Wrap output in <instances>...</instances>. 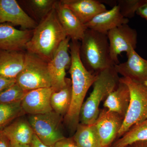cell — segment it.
<instances>
[{
	"mask_svg": "<svg viewBox=\"0 0 147 147\" xmlns=\"http://www.w3.org/2000/svg\"><path fill=\"white\" fill-rule=\"evenodd\" d=\"M16 83V79H11L0 76V93Z\"/></svg>",
	"mask_w": 147,
	"mask_h": 147,
	"instance_id": "28",
	"label": "cell"
},
{
	"mask_svg": "<svg viewBox=\"0 0 147 147\" xmlns=\"http://www.w3.org/2000/svg\"><path fill=\"white\" fill-rule=\"evenodd\" d=\"M126 55L127 60L114 65L115 70L123 77L144 84L147 80V60L143 59L134 50Z\"/></svg>",
	"mask_w": 147,
	"mask_h": 147,
	"instance_id": "13",
	"label": "cell"
},
{
	"mask_svg": "<svg viewBox=\"0 0 147 147\" xmlns=\"http://www.w3.org/2000/svg\"><path fill=\"white\" fill-rule=\"evenodd\" d=\"M55 0H29L22 1L38 24L39 23L54 7Z\"/></svg>",
	"mask_w": 147,
	"mask_h": 147,
	"instance_id": "24",
	"label": "cell"
},
{
	"mask_svg": "<svg viewBox=\"0 0 147 147\" xmlns=\"http://www.w3.org/2000/svg\"><path fill=\"white\" fill-rule=\"evenodd\" d=\"M70 38L67 37L59 46L51 60L47 63L48 70L52 81L54 91H58L64 88L67 83L66 70L69 68L71 58L69 53Z\"/></svg>",
	"mask_w": 147,
	"mask_h": 147,
	"instance_id": "8",
	"label": "cell"
},
{
	"mask_svg": "<svg viewBox=\"0 0 147 147\" xmlns=\"http://www.w3.org/2000/svg\"><path fill=\"white\" fill-rule=\"evenodd\" d=\"M146 0H118L117 5L118 6L120 12L124 18H133L138 9L142 6Z\"/></svg>",
	"mask_w": 147,
	"mask_h": 147,
	"instance_id": "27",
	"label": "cell"
},
{
	"mask_svg": "<svg viewBox=\"0 0 147 147\" xmlns=\"http://www.w3.org/2000/svg\"><path fill=\"white\" fill-rule=\"evenodd\" d=\"M142 141H147V119L132 127L114 143L113 147H126Z\"/></svg>",
	"mask_w": 147,
	"mask_h": 147,
	"instance_id": "23",
	"label": "cell"
},
{
	"mask_svg": "<svg viewBox=\"0 0 147 147\" xmlns=\"http://www.w3.org/2000/svg\"><path fill=\"white\" fill-rule=\"evenodd\" d=\"M10 147H32L30 145H21L14 144H10Z\"/></svg>",
	"mask_w": 147,
	"mask_h": 147,
	"instance_id": "34",
	"label": "cell"
},
{
	"mask_svg": "<svg viewBox=\"0 0 147 147\" xmlns=\"http://www.w3.org/2000/svg\"><path fill=\"white\" fill-rule=\"evenodd\" d=\"M119 79L114 66L106 69L98 74L97 79L93 84L92 91L81 108L80 123L91 125L95 122L100 113V102L117 88Z\"/></svg>",
	"mask_w": 147,
	"mask_h": 147,
	"instance_id": "4",
	"label": "cell"
},
{
	"mask_svg": "<svg viewBox=\"0 0 147 147\" xmlns=\"http://www.w3.org/2000/svg\"><path fill=\"white\" fill-rule=\"evenodd\" d=\"M55 7L58 19L67 36L71 40L81 41L87 29L85 25L61 1H56Z\"/></svg>",
	"mask_w": 147,
	"mask_h": 147,
	"instance_id": "15",
	"label": "cell"
},
{
	"mask_svg": "<svg viewBox=\"0 0 147 147\" xmlns=\"http://www.w3.org/2000/svg\"><path fill=\"white\" fill-rule=\"evenodd\" d=\"M53 147H78L73 139L66 138L58 141L55 143Z\"/></svg>",
	"mask_w": 147,
	"mask_h": 147,
	"instance_id": "29",
	"label": "cell"
},
{
	"mask_svg": "<svg viewBox=\"0 0 147 147\" xmlns=\"http://www.w3.org/2000/svg\"><path fill=\"white\" fill-rule=\"evenodd\" d=\"M144 84L145 85H146V86H147V80L144 82Z\"/></svg>",
	"mask_w": 147,
	"mask_h": 147,
	"instance_id": "35",
	"label": "cell"
},
{
	"mask_svg": "<svg viewBox=\"0 0 147 147\" xmlns=\"http://www.w3.org/2000/svg\"><path fill=\"white\" fill-rule=\"evenodd\" d=\"M26 92L16 82L0 93V103L8 104L21 101Z\"/></svg>",
	"mask_w": 147,
	"mask_h": 147,
	"instance_id": "26",
	"label": "cell"
},
{
	"mask_svg": "<svg viewBox=\"0 0 147 147\" xmlns=\"http://www.w3.org/2000/svg\"><path fill=\"white\" fill-rule=\"evenodd\" d=\"M128 86L130 101L118 136L121 137L132 127L147 119V86L128 78H120Z\"/></svg>",
	"mask_w": 147,
	"mask_h": 147,
	"instance_id": "5",
	"label": "cell"
},
{
	"mask_svg": "<svg viewBox=\"0 0 147 147\" xmlns=\"http://www.w3.org/2000/svg\"><path fill=\"white\" fill-rule=\"evenodd\" d=\"M107 35L110 45V58L114 65L119 63L118 56L121 53L125 52L127 54L137 47V31L127 24L110 30Z\"/></svg>",
	"mask_w": 147,
	"mask_h": 147,
	"instance_id": "9",
	"label": "cell"
},
{
	"mask_svg": "<svg viewBox=\"0 0 147 147\" xmlns=\"http://www.w3.org/2000/svg\"><path fill=\"white\" fill-rule=\"evenodd\" d=\"M16 82L26 92L52 87L47 62L36 55L25 53L24 67L16 78Z\"/></svg>",
	"mask_w": 147,
	"mask_h": 147,
	"instance_id": "6",
	"label": "cell"
},
{
	"mask_svg": "<svg viewBox=\"0 0 147 147\" xmlns=\"http://www.w3.org/2000/svg\"><path fill=\"white\" fill-rule=\"evenodd\" d=\"M62 117L53 110L45 114L30 115L28 121L40 141L46 146H53L65 138L61 129Z\"/></svg>",
	"mask_w": 147,
	"mask_h": 147,
	"instance_id": "7",
	"label": "cell"
},
{
	"mask_svg": "<svg viewBox=\"0 0 147 147\" xmlns=\"http://www.w3.org/2000/svg\"><path fill=\"white\" fill-rule=\"evenodd\" d=\"M81 42L71 40L69 43V53L71 63L69 73L71 77V99L65 120L71 127L76 128L79 123L80 110L84 98L90 87L97 79V75L88 71L80 57Z\"/></svg>",
	"mask_w": 147,
	"mask_h": 147,
	"instance_id": "1",
	"label": "cell"
},
{
	"mask_svg": "<svg viewBox=\"0 0 147 147\" xmlns=\"http://www.w3.org/2000/svg\"><path fill=\"white\" fill-rule=\"evenodd\" d=\"M52 88H42L27 92L21 100V106L25 113L30 115H41L53 111L50 98Z\"/></svg>",
	"mask_w": 147,
	"mask_h": 147,
	"instance_id": "12",
	"label": "cell"
},
{
	"mask_svg": "<svg viewBox=\"0 0 147 147\" xmlns=\"http://www.w3.org/2000/svg\"><path fill=\"white\" fill-rule=\"evenodd\" d=\"M71 99V82L67 79L66 85L61 89L52 93L50 98L51 107L53 111L61 116L66 115Z\"/></svg>",
	"mask_w": 147,
	"mask_h": 147,
	"instance_id": "22",
	"label": "cell"
},
{
	"mask_svg": "<svg viewBox=\"0 0 147 147\" xmlns=\"http://www.w3.org/2000/svg\"><path fill=\"white\" fill-rule=\"evenodd\" d=\"M25 113L21 106V101L8 104L0 103V130Z\"/></svg>",
	"mask_w": 147,
	"mask_h": 147,
	"instance_id": "25",
	"label": "cell"
},
{
	"mask_svg": "<svg viewBox=\"0 0 147 147\" xmlns=\"http://www.w3.org/2000/svg\"><path fill=\"white\" fill-rule=\"evenodd\" d=\"M129 22V20L122 15L118 6L116 5L110 10L96 15L84 25L87 29L107 34L110 30Z\"/></svg>",
	"mask_w": 147,
	"mask_h": 147,
	"instance_id": "16",
	"label": "cell"
},
{
	"mask_svg": "<svg viewBox=\"0 0 147 147\" xmlns=\"http://www.w3.org/2000/svg\"><path fill=\"white\" fill-rule=\"evenodd\" d=\"M130 101V92L128 86L121 82L115 89L105 98L104 106L107 110L124 117Z\"/></svg>",
	"mask_w": 147,
	"mask_h": 147,
	"instance_id": "20",
	"label": "cell"
},
{
	"mask_svg": "<svg viewBox=\"0 0 147 147\" xmlns=\"http://www.w3.org/2000/svg\"><path fill=\"white\" fill-rule=\"evenodd\" d=\"M127 147H147V141L135 142Z\"/></svg>",
	"mask_w": 147,
	"mask_h": 147,
	"instance_id": "33",
	"label": "cell"
},
{
	"mask_svg": "<svg viewBox=\"0 0 147 147\" xmlns=\"http://www.w3.org/2000/svg\"><path fill=\"white\" fill-rule=\"evenodd\" d=\"M136 14L147 20V0H146L144 3L138 9Z\"/></svg>",
	"mask_w": 147,
	"mask_h": 147,
	"instance_id": "30",
	"label": "cell"
},
{
	"mask_svg": "<svg viewBox=\"0 0 147 147\" xmlns=\"http://www.w3.org/2000/svg\"><path fill=\"white\" fill-rule=\"evenodd\" d=\"M64 5L69 9L85 25L95 16L107 10L101 1L97 0H61Z\"/></svg>",
	"mask_w": 147,
	"mask_h": 147,
	"instance_id": "17",
	"label": "cell"
},
{
	"mask_svg": "<svg viewBox=\"0 0 147 147\" xmlns=\"http://www.w3.org/2000/svg\"><path fill=\"white\" fill-rule=\"evenodd\" d=\"M0 147H10V142L2 130H0Z\"/></svg>",
	"mask_w": 147,
	"mask_h": 147,
	"instance_id": "31",
	"label": "cell"
},
{
	"mask_svg": "<svg viewBox=\"0 0 147 147\" xmlns=\"http://www.w3.org/2000/svg\"><path fill=\"white\" fill-rule=\"evenodd\" d=\"M67 37L54 7L33 30L31 38L26 50L42 58L47 63L51 60L59 46Z\"/></svg>",
	"mask_w": 147,
	"mask_h": 147,
	"instance_id": "2",
	"label": "cell"
},
{
	"mask_svg": "<svg viewBox=\"0 0 147 147\" xmlns=\"http://www.w3.org/2000/svg\"><path fill=\"white\" fill-rule=\"evenodd\" d=\"M32 33L33 30H19L9 24H0V50H26Z\"/></svg>",
	"mask_w": 147,
	"mask_h": 147,
	"instance_id": "14",
	"label": "cell"
},
{
	"mask_svg": "<svg viewBox=\"0 0 147 147\" xmlns=\"http://www.w3.org/2000/svg\"><path fill=\"white\" fill-rule=\"evenodd\" d=\"M80 57L88 71L97 75L114 66L111 59L107 35L87 29L80 47Z\"/></svg>",
	"mask_w": 147,
	"mask_h": 147,
	"instance_id": "3",
	"label": "cell"
},
{
	"mask_svg": "<svg viewBox=\"0 0 147 147\" xmlns=\"http://www.w3.org/2000/svg\"><path fill=\"white\" fill-rule=\"evenodd\" d=\"M24 51L0 50V76L16 79L24 67Z\"/></svg>",
	"mask_w": 147,
	"mask_h": 147,
	"instance_id": "18",
	"label": "cell"
},
{
	"mask_svg": "<svg viewBox=\"0 0 147 147\" xmlns=\"http://www.w3.org/2000/svg\"><path fill=\"white\" fill-rule=\"evenodd\" d=\"M124 117L107 109L99 113L94 125L102 147H110L122 125Z\"/></svg>",
	"mask_w": 147,
	"mask_h": 147,
	"instance_id": "10",
	"label": "cell"
},
{
	"mask_svg": "<svg viewBox=\"0 0 147 147\" xmlns=\"http://www.w3.org/2000/svg\"><path fill=\"white\" fill-rule=\"evenodd\" d=\"M8 22L23 30H33L37 23L15 0H0V24Z\"/></svg>",
	"mask_w": 147,
	"mask_h": 147,
	"instance_id": "11",
	"label": "cell"
},
{
	"mask_svg": "<svg viewBox=\"0 0 147 147\" xmlns=\"http://www.w3.org/2000/svg\"><path fill=\"white\" fill-rule=\"evenodd\" d=\"M73 140L78 147H102L94 124H79Z\"/></svg>",
	"mask_w": 147,
	"mask_h": 147,
	"instance_id": "21",
	"label": "cell"
},
{
	"mask_svg": "<svg viewBox=\"0 0 147 147\" xmlns=\"http://www.w3.org/2000/svg\"><path fill=\"white\" fill-rule=\"evenodd\" d=\"M30 146L32 147H53V146H46L42 144L35 134L31 143Z\"/></svg>",
	"mask_w": 147,
	"mask_h": 147,
	"instance_id": "32",
	"label": "cell"
},
{
	"mask_svg": "<svg viewBox=\"0 0 147 147\" xmlns=\"http://www.w3.org/2000/svg\"></svg>",
	"mask_w": 147,
	"mask_h": 147,
	"instance_id": "36",
	"label": "cell"
},
{
	"mask_svg": "<svg viewBox=\"0 0 147 147\" xmlns=\"http://www.w3.org/2000/svg\"><path fill=\"white\" fill-rule=\"evenodd\" d=\"M2 131L10 144L21 145H30L35 134L28 121L24 119L14 121Z\"/></svg>",
	"mask_w": 147,
	"mask_h": 147,
	"instance_id": "19",
	"label": "cell"
}]
</instances>
